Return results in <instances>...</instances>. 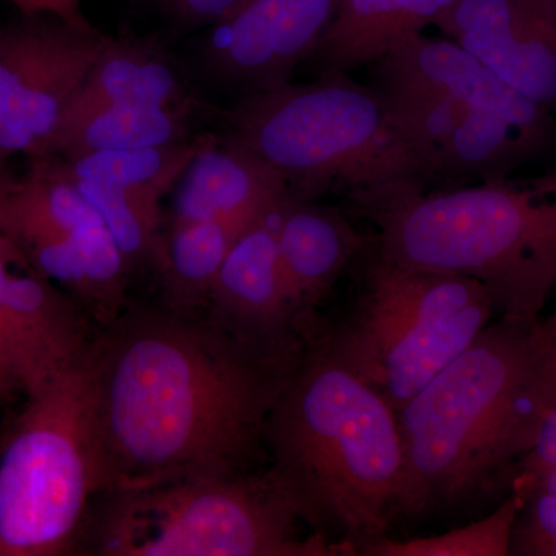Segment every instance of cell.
I'll return each instance as SVG.
<instances>
[{"mask_svg": "<svg viewBox=\"0 0 556 556\" xmlns=\"http://www.w3.org/2000/svg\"><path fill=\"white\" fill-rule=\"evenodd\" d=\"M303 348L260 350L167 305L123 311L86 357L101 495L252 471Z\"/></svg>", "mask_w": 556, "mask_h": 556, "instance_id": "6da1fadb", "label": "cell"}, {"mask_svg": "<svg viewBox=\"0 0 556 556\" xmlns=\"http://www.w3.org/2000/svg\"><path fill=\"white\" fill-rule=\"evenodd\" d=\"M265 448L306 525L343 555L364 554L402 514L396 409L313 334L270 412Z\"/></svg>", "mask_w": 556, "mask_h": 556, "instance_id": "7a4b0ae2", "label": "cell"}, {"mask_svg": "<svg viewBox=\"0 0 556 556\" xmlns=\"http://www.w3.org/2000/svg\"><path fill=\"white\" fill-rule=\"evenodd\" d=\"M532 328L492 321L397 412L402 514L459 506L532 447L556 404V378L543 367Z\"/></svg>", "mask_w": 556, "mask_h": 556, "instance_id": "3957f363", "label": "cell"}, {"mask_svg": "<svg viewBox=\"0 0 556 556\" xmlns=\"http://www.w3.org/2000/svg\"><path fill=\"white\" fill-rule=\"evenodd\" d=\"M357 214L375 223L383 257L475 278L495 295L500 318L540 320L556 285V170L409 190Z\"/></svg>", "mask_w": 556, "mask_h": 556, "instance_id": "277c9868", "label": "cell"}, {"mask_svg": "<svg viewBox=\"0 0 556 556\" xmlns=\"http://www.w3.org/2000/svg\"><path fill=\"white\" fill-rule=\"evenodd\" d=\"M230 137L266 161L294 199L345 189L356 212L427 190L426 172L386 101L350 73L243 94Z\"/></svg>", "mask_w": 556, "mask_h": 556, "instance_id": "5b68a950", "label": "cell"}, {"mask_svg": "<svg viewBox=\"0 0 556 556\" xmlns=\"http://www.w3.org/2000/svg\"><path fill=\"white\" fill-rule=\"evenodd\" d=\"M353 266L345 313L336 320L317 316L303 334L397 413L492 324L496 299L475 278L383 257L372 239Z\"/></svg>", "mask_w": 556, "mask_h": 556, "instance_id": "8992f818", "label": "cell"}, {"mask_svg": "<svg viewBox=\"0 0 556 556\" xmlns=\"http://www.w3.org/2000/svg\"><path fill=\"white\" fill-rule=\"evenodd\" d=\"M100 497L80 538L84 554L345 556L318 533L303 535L309 526L270 468L193 475Z\"/></svg>", "mask_w": 556, "mask_h": 556, "instance_id": "52a82bcc", "label": "cell"}, {"mask_svg": "<svg viewBox=\"0 0 556 556\" xmlns=\"http://www.w3.org/2000/svg\"><path fill=\"white\" fill-rule=\"evenodd\" d=\"M101 493L84 358L28 397L0 452V556L75 551Z\"/></svg>", "mask_w": 556, "mask_h": 556, "instance_id": "ba28073f", "label": "cell"}, {"mask_svg": "<svg viewBox=\"0 0 556 556\" xmlns=\"http://www.w3.org/2000/svg\"><path fill=\"white\" fill-rule=\"evenodd\" d=\"M109 40L49 14L0 27V153L53 155L70 104Z\"/></svg>", "mask_w": 556, "mask_h": 556, "instance_id": "9c48e42d", "label": "cell"}, {"mask_svg": "<svg viewBox=\"0 0 556 556\" xmlns=\"http://www.w3.org/2000/svg\"><path fill=\"white\" fill-rule=\"evenodd\" d=\"M343 0H243L211 25L204 58L243 94L291 80L338 20Z\"/></svg>", "mask_w": 556, "mask_h": 556, "instance_id": "30bf717a", "label": "cell"}, {"mask_svg": "<svg viewBox=\"0 0 556 556\" xmlns=\"http://www.w3.org/2000/svg\"><path fill=\"white\" fill-rule=\"evenodd\" d=\"M89 314L40 274H9L0 294V379L28 397L83 364Z\"/></svg>", "mask_w": 556, "mask_h": 556, "instance_id": "8fae6325", "label": "cell"}, {"mask_svg": "<svg viewBox=\"0 0 556 556\" xmlns=\"http://www.w3.org/2000/svg\"><path fill=\"white\" fill-rule=\"evenodd\" d=\"M434 27L556 115V0H456Z\"/></svg>", "mask_w": 556, "mask_h": 556, "instance_id": "7c38bea8", "label": "cell"}, {"mask_svg": "<svg viewBox=\"0 0 556 556\" xmlns=\"http://www.w3.org/2000/svg\"><path fill=\"white\" fill-rule=\"evenodd\" d=\"M206 316L260 350L298 353L305 346L302 311L281 263L273 215L233 241L208 292Z\"/></svg>", "mask_w": 556, "mask_h": 556, "instance_id": "4fadbf2b", "label": "cell"}, {"mask_svg": "<svg viewBox=\"0 0 556 556\" xmlns=\"http://www.w3.org/2000/svg\"><path fill=\"white\" fill-rule=\"evenodd\" d=\"M369 76L375 83L401 84L445 94L468 109L503 116L526 129L556 137L554 113L508 86L484 62L445 36H407L371 65Z\"/></svg>", "mask_w": 556, "mask_h": 556, "instance_id": "5bb4252c", "label": "cell"}, {"mask_svg": "<svg viewBox=\"0 0 556 556\" xmlns=\"http://www.w3.org/2000/svg\"><path fill=\"white\" fill-rule=\"evenodd\" d=\"M177 186L172 223L218 222L239 232L291 195L278 172L233 137H207Z\"/></svg>", "mask_w": 556, "mask_h": 556, "instance_id": "9a60e30c", "label": "cell"}, {"mask_svg": "<svg viewBox=\"0 0 556 556\" xmlns=\"http://www.w3.org/2000/svg\"><path fill=\"white\" fill-rule=\"evenodd\" d=\"M273 223L281 263L305 328L369 239L357 232L338 208L291 195L273 215Z\"/></svg>", "mask_w": 556, "mask_h": 556, "instance_id": "2e32d148", "label": "cell"}, {"mask_svg": "<svg viewBox=\"0 0 556 556\" xmlns=\"http://www.w3.org/2000/svg\"><path fill=\"white\" fill-rule=\"evenodd\" d=\"M456 0H343L338 20L311 54L317 76L351 73L382 60L407 36L422 33Z\"/></svg>", "mask_w": 556, "mask_h": 556, "instance_id": "e0dca14e", "label": "cell"}, {"mask_svg": "<svg viewBox=\"0 0 556 556\" xmlns=\"http://www.w3.org/2000/svg\"><path fill=\"white\" fill-rule=\"evenodd\" d=\"M27 254L36 273L67 289L102 328L123 313L131 269L104 222L27 249Z\"/></svg>", "mask_w": 556, "mask_h": 556, "instance_id": "ac0fdd59", "label": "cell"}, {"mask_svg": "<svg viewBox=\"0 0 556 556\" xmlns=\"http://www.w3.org/2000/svg\"><path fill=\"white\" fill-rule=\"evenodd\" d=\"M0 206V233L25 251L102 222L56 155L33 160Z\"/></svg>", "mask_w": 556, "mask_h": 556, "instance_id": "d6986e66", "label": "cell"}, {"mask_svg": "<svg viewBox=\"0 0 556 556\" xmlns=\"http://www.w3.org/2000/svg\"><path fill=\"white\" fill-rule=\"evenodd\" d=\"M188 104H109L73 110L65 115L53 155L64 160L87 153L170 144L189 137Z\"/></svg>", "mask_w": 556, "mask_h": 556, "instance_id": "ffe728a7", "label": "cell"}, {"mask_svg": "<svg viewBox=\"0 0 556 556\" xmlns=\"http://www.w3.org/2000/svg\"><path fill=\"white\" fill-rule=\"evenodd\" d=\"M188 104V91L166 58L137 40L110 39L68 112L94 105Z\"/></svg>", "mask_w": 556, "mask_h": 556, "instance_id": "44dd1931", "label": "cell"}, {"mask_svg": "<svg viewBox=\"0 0 556 556\" xmlns=\"http://www.w3.org/2000/svg\"><path fill=\"white\" fill-rule=\"evenodd\" d=\"M239 232L225 223H172L160 236L155 263L167 306L189 313L206 309L208 292Z\"/></svg>", "mask_w": 556, "mask_h": 556, "instance_id": "7402d4cb", "label": "cell"}, {"mask_svg": "<svg viewBox=\"0 0 556 556\" xmlns=\"http://www.w3.org/2000/svg\"><path fill=\"white\" fill-rule=\"evenodd\" d=\"M206 139L188 138L152 148L87 153L72 160L58 159L73 178L161 200L178 185Z\"/></svg>", "mask_w": 556, "mask_h": 556, "instance_id": "603a6c76", "label": "cell"}, {"mask_svg": "<svg viewBox=\"0 0 556 556\" xmlns=\"http://www.w3.org/2000/svg\"><path fill=\"white\" fill-rule=\"evenodd\" d=\"M72 179L91 206L97 208L129 268L153 263L161 236V200L112 186Z\"/></svg>", "mask_w": 556, "mask_h": 556, "instance_id": "cb8c5ba5", "label": "cell"}, {"mask_svg": "<svg viewBox=\"0 0 556 556\" xmlns=\"http://www.w3.org/2000/svg\"><path fill=\"white\" fill-rule=\"evenodd\" d=\"M521 497L515 492L489 517L442 535L394 541L386 536L365 548L368 556H507Z\"/></svg>", "mask_w": 556, "mask_h": 556, "instance_id": "d4e9b609", "label": "cell"}, {"mask_svg": "<svg viewBox=\"0 0 556 556\" xmlns=\"http://www.w3.org/2000/svg\"><path fill=\"white\" fill-rule=\"evenodd\" d=\"M515 492L521 497V506L511 530L510 555L554 556L556 493L521 477Z\"/></svg>", "mask_w": 556, "mask_h": 556, "instance_id": "484cf974", "label": "cell"}, {"mask_svg": "<svg viewBox=\"0 0 556 556\" xmlns=\"http://www.w3.org/2000/svg\"><path fill=\"white\" fill-rule=\"evenodd\" d=\"M243 0H164L181 24L214 25L237 9Z\"/></svg>", "mask_w": 556, "mask_h": 556, "instance_id": "4316f807", "label": "cell"}, {"mask_svg": "<svg viewBox=\"0 0 556 556\" xmlns=\"http://www.w3.org/2000/svg\"><path fill=\"white\" fill-rule=\"evenodd\" d=\"M22 11V14H49L60 17L80 30H94L80 9V0H9Z\"/></svg>", "mask_w": 556, "mask_h": 556, "instance_id": "83f0119b", "label": "cell"}, {"mask_svg": "<svg viewBox=\"0 0 556 556\" xmlns=\"http://www.w3.org/2000/svg\"><path fill=\"white\" fill-rule=\"evenodd\" d=\"M532 332L543 367L556 378V313L535 321Z\"/></svg>", "mask_w": 556, "mask_h": 556, "instance_id": "f1b7e54d", "label": "cell"}, {"mask_svg": "<svg viewBox=\"0 0 556 556\" xmlns=\"http://www.w3.org/2000/svg\"><path fill=\"white\" fill-rule=\"evenodd\" d=\"M16 251H20V247L14 241L7 239V237L0 240V294H2L3 283H5L10 274L9 265L13 262ZM2 394H5V390H3L2 379H0V396Z\"/></svg>", "mask_w": 556, "mask_h": 556, "instance_id": "f546056e", "label": "cell"}, {"mask_svg": "<svg viewBox=\"0 0 556 556\" xmlns=\"http://www.w3.org/2000/svg\"><path fill=\"white\" fill-rule=\"evenodd\" d=\"M17 177L10 166V156L0 153V206L9 195L10 190L16 185Z\"/></svg>", "mask_w": 556, "mask_h": 556, "instance_id": "4dcf8cb0", "label": "cell"}, {"mask_svg": "<svg viewBox=\"0 0 556 556\" xmlns=\"http://www.w3.org/2000/svg\"><path fill=\"white\" fill-rule=\"evenodd\" d=\"M519 477L536 482V484L546 486V489L556 493V468L555 470H548L544 471V473L535 475V477H526V475H519Z\"/></svg>", "mask_w": 556, "mask_h": 556, "instance_id": "1f68e13d", "label": "cell"}, {"mask_svg": "<svg viewBox=\"0 0 556 556\" xmlns=\"http://www.w3.org/2000/svg\"><path fill=\"white\" fill-rule=\"evenodd\" d=\"M554 556H556V551H555V554H554Z\"/></svg>", "mask_w": 556, "mask_h": 556, "instance_id": "d6a6232c", "label": "cell"}]
</instances>
